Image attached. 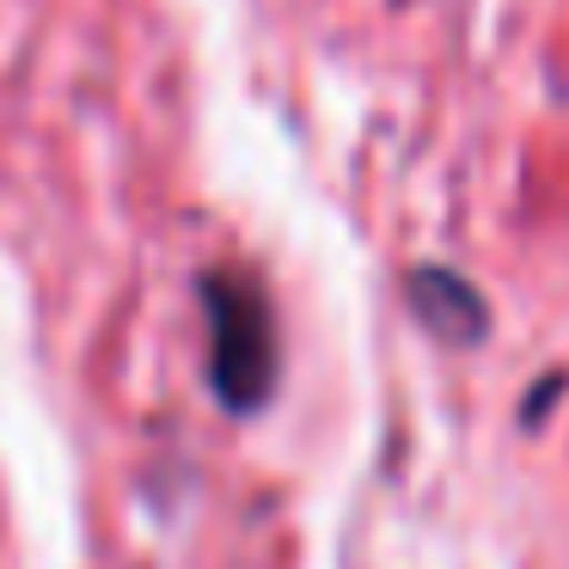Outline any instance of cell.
I'll use <instances>...</instances> for the list:
<instances>
[{
    "mask_svg": "<svg viewBox=\"0 0 569 569\" xmlns=\"http://www.w3.org/2000/svg\"><path fill=\"white\" fill-rule=\"evenodd\" d=\"M202 312H209V386L233 417H251L276 392L282 349H276V312L258 276L209 270L202 276Z\"/></svg>",
    "mask_w": 569,
    "mask_h": 569,
    "instance_id": "6da1fadb",
    "label": "cell"
},
{
    "mask_svg": "<svg viewBox=\"0 0 569 569\" xmlns=\"http://www.w3.org/2000/svg\"><path fill=\"white\" fill-rule=\"evenodd\" d=\"M410 307H417V319L429 325L441 343H478V337L490 331L483 295L459 270H441V263H422V270L410 276Z\"/></svg>",
    "mask_w": 569,
    "mask_h": 569,
    "instance_id": "7a4b0ae2",
    "label": "cell"
}]
</instances>
